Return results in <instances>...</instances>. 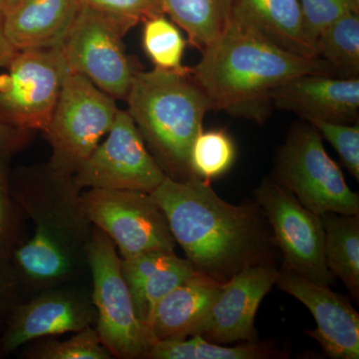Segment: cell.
Segmentation results:
<instances>
[{"label": "cell", "instance_id": "ba28073f", "mask_svg": "<svg viewBox=\"0 0 359 359\" xmlns=\"http://www.w3.org/2000/svg\"><path fill=\"white\" fill-rule=\"evenodd\" d=\"M282 254L280 269L313 282L332 285L335 276L325 261V231L320 215L311 212L285 187L269 177L254 192Z\"/></svg>", "mask_w": 359, "mask_h": 359}, {"label": "cell", "instance_id": "7a4b0ae2", "mask_svg": "<svg viewBox=\"0 0 359 359\" xmlns=\"http://www.w3.org/2000/svg\"><path fill=\"white\" fill-rule=\"evenodd\" d=\"M11 182L14 199L34 228L11 257L26 299L76 282L88 269L86 250L94 231L81 189L48 165L11 172Z\"/></svg>", "mask_w": 359, "mask_h": 359}, {"label": "cell", "instance_id": "ac0fdd59", "mask_svg": "<svg viewBox=\"0 0 359 359\" xmlns=\"http://www.w3.org/2000/svg\"><path fill=\"white\" fill-rule=\"evenodd\" d=\"M79 0H20L4 15L7 39L18 51L61 47Z\"/></svg>", "mask_w": 359, "mask_h": 359}, {"label": "cell", "instance_id": "cb8c5ba5", "mask_svg": "<svg viewBox=\"0 0 359 359\" xmlns=\"http://www.w3.org/2000/svg\"><path fill=\"white\" fill-rule=\"evenodd\" d=\"M318 57L327 61L335 76L358 77L359 13H347L328 26L316 42Z\"/></svg>", "mask_w": 359, "mask_h": 359}, {"label": "cell", "instance_id": "83f0119b", "mask_svg": "<svg viewBox=\"0 0 359 359\" xmlns=\"http://www.w3.org/2000/svg\"><path fill=\"white\" fill-rule=\"evenodd\" d=\"M11 157L0 158V261H11L28 238L25 214L11 191Z\"/></svg>", "mask_w": 359, "mask_h": 359}, {"label": "cell", "instance_id": "603a6c76", "mask_svg": "<svg viewBox=\"0 0 359 359\" xmlns=\"http://www.w3.org/2000/svg\"><path fill=\"white\" fill-rule=\"evenodd\" d=\"M285 358L282 351L268 342L243 341L224 346L201 335L185 339L156 341L147 359H271Z\"/></svg>", "mask_w": 359, "mask_h": 359}, {"label": "cell", "instance_id": "9a60e30c", "mask_svg": "<svg viewBox=\"0 0 359 359\" xmlns=\"http://www.w3.org/2000/svg\"><path fill=\"white\" fill-rule=\"evenodd\" d=\"M278 269L276 264L245 266L222 283L199 335L219 344L257 340L255 318L276 285Z\"/></svg>", "mask_w": 359, "mask_h": 359}, {"label": "cell", "instance_id": "7402d4cb", "mask_svg": "<svg viewBox=\"0 0 359 359\" xmlns=\"http://www.w3.org/2000/svg\"><path fill=\"white\" fill-rule=\"evenodd\" d=\"M163 11L201 52L223 32L236 0H161Z\"/></svg>", "mask_w": 359, "mask_h": 359}, {"label": "cell", "instance_id": "2e32d148", "mask_svg": "<svg viewBox=\"0 0 359 359\" xmlns=\"http://www.w3.org/2000/svg\"><path fill=\"white\" fill-rule=\"evenodd\" d=\"M278 109L302 116L306 121L353 124L359 117V78L304 74L273 90Z\"/></svg>", "mask_w": 359, "mask_h": 359}, {"label": "cell", "instance_id": "f1b7e54d", "mask_svg": "<svg viewBox=\"0 0 359 359\" xmlns=\"http://www.w3.org/2000/svg\"><path fill=\"white\" fill-rule=\"evenodd\" d=\"M302 25L309 43L316 50L321 33L347 13H359V6L353 0H299ZM318 52V51H316Z\"/></svg>", "mask_w": 359, "mask_h": 359}, {"label": "cell", "instance_id": "277c9868", "mask_svg": "<svg viewBox=\"0 0 359 359\" xmlns=\"http://www.w3.org/2000/svg\"><path fill=\"white\" fill-rule=\"evenodd\" d=\"M126 100L127 112L168 178L192 177L191 149L211 109L191 70H135Z\"/></svg>", "mask_w": 359, "mask_h": 359}, {"label": "cell", "instance_id": "836d02e7", "mask_svg": "<svg viewBox=\"0 0 359 359\" xmlns=\"http://www.w3.org/2000/svg\"><path fill=\"white\" fill-rule=\"evenodd\" d=\"M16 52L18 50L7 39L6 30H4V15L0 13V68H6L13 60Z\"/></svg>", "mask_w": 359, "mask_h": 359}, {"label": "cell", "instance_id": "8992f818", "mask_svg": "<svg viewBox=\"0 0 359 359\" xmlns=\"http://www.w3.org/2000/svg\"><path fill=\"white\" fill-rule=\"evenodd\" d=\"M304 207L321 215H359L358 193L346 182L311 123L295 124L276 156L271 177Z\"/></svg>", "mask_w": 359, "mask_h": 359}, {"label": "cell", "instance_id": "4316f807", "mask_svg": "<svg viewBox=\"0 0 359 359\" xmlns=\"http://www.w3.org/2000/svg\"><path fill=\"white\" fill-rule=\"evenodd\" d=\"M21 358L25 359H110L95 327L75 332L69 339L44 337L26 344Z\"/></svg>", "mask_w": 359, "mask_h": 359}, {"label": "cell", "instance_id": "d6986e66", "mask_svg": "<svg viewBox=\"0 0 359 359\" xmlns=\"http://www.w3.org/2000/svg\"><path fill=\"white\" fill-rule=\"evenodd\" d=\"M221 285L197 273L172 290L156 306L149 325L155 342L199 334Z\"/></svg>", "mask_w": 359, "mask_h": 359}, {"label": "cell", "instance_id": "7c38bea8", "mask_svg": "<svg viewBox=\"0 0 359 359\" xmlns=\"http://www.w3.org/2000/svg\"><path fill=\"white\" fill-rule=\"evenodd\" d=\"M168 177L148 150L127 111L114 124L74 176L80 189L137 191L152 194Z\"/></svg>", "mask_w": 359, "mask_h": 359}, {"label": "cell", "instance_id": "d4e9b609", "mask_svg": "<svg viewBox=\"0 0 359 359\" xmlns=\"http://www.w3.org/2000/svg\"><path fill=\"white\" fill-rule=\"evenodd\" d=\"M142 43L156 68L179 73L190 72L191 68L185 67L182 63L186 40L178 26L168 20L165 14L144 21Z\"/></svg>", "mask_w": 359, "mask_h": 359}, {"label": "cell", "instance_id": "9c48e42d", "mask_svg": "<svg viewBox=\"0 0 359 359\" xmlns=\"http://www.w3.org/2000/svg\"><path fill=\"white\" fill-rule=\"evenodd\" d=\"M81 200L89 221L109 237L121 259L154 250L175 252L177 243L166 215L151 194L88 189Z\"/></svg>", "mask_w": 359, "mask_h": 359}, {"label": "cell", "instance_id": "4dcf8cb0", "mask_svg": "<svg viewBox=\"0 0 359 359\" xmlns=\"http://www.w3.org/2000/svg\"><path fill=\"white\" fill-rule=\"evenodd\" d=\"M80 4L114 18L127 30L153 16L165 14L161 0H79Z\"/></svg>", "mask_w": 359, "mask_h": 359}, {"label": "cell", "instance_id": "e575fe53", "mask_svg": "<svg viewBox=\"0 0 359 359\" xmlns=\"http://www.w3.org/2000/svg\"><path fill=\"white\" fill-rule=\"evenodd\" d=\"M20 1V0H0V13H6Z\"/></svg>", "mask_w": 359, "mask_h": 359}, {"label": "cell", "instance_id": "30bf717a", "mask_svg": "<svg viewBox=\"0 0 359 359\" xmlns=\"http://www.w3.org/2000/svg\"><path fill=\"white\" fill-rule=\"evenodd\" d=\"M6 68L0 76V121L44 132L69 73L61 47L18 51Z\"/></svg>", "mask_w": 359, "mask_h": 359}, {"label": "cell", "instance_id": "ffe728a7", "mask_svg": "<svg viewBox=\"0 0 359 359\" xmlns=\"http://www.w3.org/2000/svg\"><path fill=\"white\" fill-rule=\"evenodd\" d=\"M233 9L285 50L318 57L304 33L299 0H236Z\"/></svg>", "mask_w": 359, "mask_h": 359}, {"label": "cell", "instance_id": "5b68a950", "mask_svg": "<svg viewBox=\"0 0 359 359\" xmlns=\"http://www.w3.org/2000/svg\"><path fill=\"white\" fill-rule=\"evenodd\" d=\"M86 257L97 313L95 330L101 342L114 358H147L154 337L135 311L121 257L109 237L96 226Z\"/></svg>", "mask_w": 359, "mask_h": 359}, {"label": "cell", "instance_id": "44dd1931", "mask_svg": "<svg viewBox=\"0 0 359 359\" xmlns=\"http://www.w3.org/2000/svg\"><path fill=\"white\" fill-rule=\"evenodd\" d=\"M327 268L359 299V215H321Z\"/></svg>", "mask_w": 359, "mask_h": 359}, {"label": "cell", "instance_id": "e0dca14e", "mask_svg": "<svg viewBox=\"0 0 359 359\" xmlns=\"http://www.w3.org/2000/svg\"><path fill=\"white\" fill-rule=\"evenodd\" d=\"M122 273L137 316L148 327L158 304L199 273L188 259H181L171 250H154L122 259Z\"/></svg>", "mask_w": 359, "mask_h": 359}, {"label": "cell", "instance_id": "3957f363", "mask_svg": "<svg viewBox=\"0 0 359 359\" xmlns=\"http://www.w3.org/2000/svg\"><path fill=\"white\" fill-rule=\"evenodd\" d=\"M304 74L335 76L327 61L285 50L235 9L223 32L191 68L210 109L257 123L271 114V92Z\"/></svg>", "mask_w": 359, "mask_h": 359}, {"label": "cell", "instance_id": "484cf974", "mask_svg": "<svg viewBox=\"0 0 359 359\" xmlns=\"http://www.w3.org/2000/svg\"><path fill=\"white\" fill-rule=\"evenodd\" d=\"M236 158L235 142L226 130H202L191 149V171L193 176L211 183L230 171Z\"/></svg>", "mask_w": 359, "mask_h": 359}, {"label": "cell", "instance_id": "8fae6325", "mask_svg": "<svg viewBox=\"0 0 359 359\" xmlns=\"http://www.w3.org/2000/svg\"><path fill=\"white\" fill-rule=\"evenodd\" d=\"M127 32L114 18L80 4L61 45L68 69L112 98L126 99L135 72L122 42Z\"/></svg>", "mask_w": 359, "mask_h": 359}, {"label": "cell", "instance_id": "5bb4252c", "mask_svg": "<svg viewBox=\"0 0 359 359\" xmlns=\"http://www.w3.org/2000/svg\"><path fill=\"white\" fill-rule=\"evenodd\" d=\"M276 285L301 302L313 314L316 328L306 334L332 359L359 358V314L344 295L330 285L278 269Z\"/></svg>", "mask_w": 359, "mask_h": 359}, {"label": "cell", "instance_id": "52a82bcc", "mask_svg": "<svg viewBox=\"0 0 359 359\" xmlns=\"http://www.w3.org/2000/svg\"><path fill=\"white\" fill-rule=\"evenodd\" d=\"M115 99L81 74L66 75L55 109L44 133L51 146L48 166L74 176L114 124Z\"/></svg>", "mask_w": 359, "mask_h": 359}, {"label": "cell", "instance_id": "4fadbf2b", "mask_svg": "<svg viewBox=\"0 0 359 359\" xmlns=\"http://www.w3.org/2000/svg\"><path fill=\"white\" fill-rule=\"evenodd\" d=\"M96 320L91 292L70 285L42 290L14 309L0 337V358L36 339L95 327Z\"/></svg>", "mask_w": 359, "mask_h": 359}, {"label": "cell", "instance_id": "6da1fadb", "mask_svg": "<svg viewBox=\"0 0 359 359\" xmlns=\"http://www.w3.org/2000/svg\"><path fill=\"white\" fill-rule=\"evenodd\" d=\"M151 195L201 275L223 283L245 266L276 264L278 249L256 201L231 204L217 195L211 183L196 176L167 178Z\"/></svg>", "mask_w": 359, "mask_h": 359}, {"label": "cell", "instance_id": "f546056e", "mask_svg": "<svg viewBox=\"0 0 359 359\" xmlns=\"http://www.w3.org/2000/svg\"><path fill=\"white\" fill-rule=\"evenodd\" d=\"M311 124L334 148L342 164L359 181V123L316 121Z\"/></svg>", "mask_w": 359, "mask_h": 359}, {"label": "cell", "instance_id": "d6a6232c", "mask_svg": "<svg viewBox=\"0 0 359 359\" xmlns=\"http://www.w3.org/2000/svg\"><path fill=\"white\" fill-rule=\"evenodd\" d=\"M32 139V132L0 121V158L11 157L22 151Z\"/></svg>", "mask_w": 359, "mask_h": 359}, {"label": "cell", "instance_id": "1f68e13d", "mask_svg": "<svg viewBox=\"0 0 359 359\" xmlns=\"http://www.w3.org/2000/svg\"><path fill=\"white\" fill-rule=\"evenodd\" d=\"M25 299L26 295L11 261H0V337L4 334L14 309Z\"/></svg>", "mask_w": 359, "mask_h": 359}]
</instances>
